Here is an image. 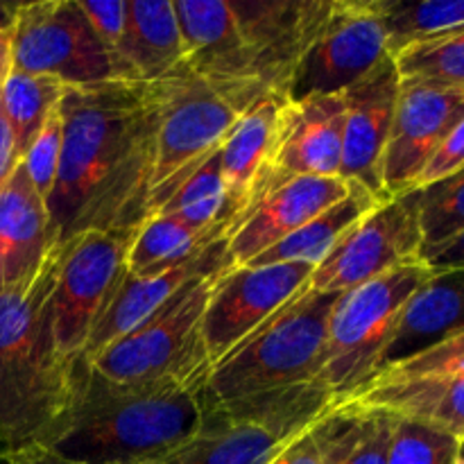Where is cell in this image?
<instances>
[{
  "label": "cell",
  "mask_w": 464,
  "mask_h": 464,
  "mask_svg": "<svg viewBox=\"0 0 464 464\" xmlns=\"http://www.w3.org/2000/svg\"><path fill=\"white\" fill-rule=\"evenodd\" d=\"M462 449L464 442L435 426L392 415L388 464H456Z\"/></svg>",
  "instance_id": "cell-34"
},
{
  "label": "cell",
  "mask_w": 464,
  "mask_h": 464,
  "mask_svg": "<svg viewBox=\"0 0 464 464\" xmlns=\"http://www.w3.org/2000/svg\"><path fill=\"white\" fill-rule=\"evenodd\" d=\"M415 193L424 258L464 231V168Z\"/></svg>",
  "instance_id": "cell-31"
},
{
  "label": "cell",
  "mask_w": 464,
  "mask_h": 464,
  "mask_svg": "<svg viewBox=\"0 0 464 464\" xmlns=\"http://www.w3.org/2000/svg\"><path fill=\"white\" fill-rule=\"evenodd\" d=\"M157 213L179 218L184 225L199 231L211 229L216 225H229V222H225V184H222L220 150H216L207 161L199 163L172 190L170 198Z\"/></svg>",
  "instance_id": "cell-30"
},
{
  "label": "cell",
  "mask_w": 464,
  "mask_h": 464,
  "mask_svg": "<svg viewBox=\"0 0 464 464\" xmlns=\"http://www.w3.org/2000/svg\"><path fill=\"white\" fill-rule=\"evenodd\" d=\"M54 249L48 207L21 163L0 190V290L32 279Z\"/></svg>",
  "instance_id": "cell-21"
},
{
  "label": "cell",
  "mask_w": 464,
  "mask_h": 464,
  "mask_svg": "<svg viewBox=\"0 0 464 464\" xmlns=\"http://www.w3.org/2000/svg\"><path fill=\"white\" fill-rule=\"evenodd\" d=\"M207 379L122 383L77 358L48 449L77 464H152L198 433Z\"/></svg>",
  "instance_id": "cell-2"
},
{
  "label": "cell",
  "mask_w": 464,
  "mask_h": 464,
  "mask_svg": "<svg viewBox=\"0 0 464 464\" xmlns=\"http://www.w3.org/2000/svg\"><path fill=\"white\" fill-rule=\"evenodd\" d=\"M66 91L68 86L54 77L30 75V72L21 71L9 72L7 82L0 91V102H3V111L14 131L21 161L36 136L41 134L48 118L57 111Z\"/></svg>",
  "instance_id": "cell-28"
},
{
  "label": "cell",
  "mask_w": 464,
  "mask_h": 464,
  "mask_svg": "<svg viewBox=\"0 0 464 464\" xmlns=\"http://www.w3.org/2000/svg\"><path fill=\"white\" fill-rule=\"evenodd\" d=\"M172 5L184 44V63L204 75L256 80L252 57L227 0H177Z\"/></svg>",
  "instance_id": "cell-22"
},
{
  "label": "cell",
  "mask_w": 464,
  "mask_h": 464,
  "mask_svg": "<svg viewBox=\"0 0 464 464\" xmlns=\"http://www.w3.org/2000/svg\"><path fill=\"white\" fill-rule=\"evenodd\" d=\"M18 166H21V154H18L14 131L3 111V102H0V190L7 186Z\"/></svg>",
  "instance_id": "cell-40"
},
{
  "label": "cell",
  "mask_w": 464,
  "mask_h": 464,
  "mask_svg": "<svg viewBox=\"0 0 464 464\" xmlns=\"http://www.w3.org/2000/svg\"><path fill=\"white\" fill-rule=\"evenodd\" d=\"M136 229L86 231L68 240L50 308L57 349L66 361H77L89 335L127 270V252Z\"/></svg>",
  "instance_id": "cell-10"
},
{
  "label": "cell",
  "mask_w": 464,
  "mask_h": 464,
  "mask_svg": "<svg viewBox=\"0 0 464 464\" xmlns=\"http://www.w3.org/2000/svg\"><path fill=\"white\" fill-rule=\"evenodd\" d=\"M290 440L261 424L243 401L207 403L198 433L152 464H270Z\"/></svg>",
  "instance_id": "cell-19"
},
{
  "label": "cell",
  "mask_w": 464,
  "mask_h": 464,
  "mask_svg": "<svg viewBox=\"0 0 464 464\" xmlns=\"http://www.w3.org/2000/svg\"><path fill=\"white\" fill-rule=\"evenodd\" d=\"M184 63L172 0H127V32L116 82H154Z\"/></svg>",
  "instance_id": "cell-24"
},
{
  "label": "cell",
  "mask_w": 464,
  "mask_h": 464,
  "mask_svg": "<svg viewBox=\"0 0 464 464\" xmlns=\"http://www.w3.org/2000/svg\"><path fill=\"white\" fill-rule=\"evenodd\" d=\"M343 145V93L288 102L272 170L295 177H340Z\"/></svg>",
  "instance_id": "cell-20"
},
{
  "label": "cell",
  "mask_w": 464,
  "mask_h": 464,
  "mask_svg": "<svg viewBox=\"0 0 464 464\" xmlns=\"http://www.w3.org/2000/svg\"><path fill=\"white\" fill-rule=\"evenodd\" d=\"M460 331H464V270L433 272L408 302L385 352L381 372L435 347Z\"/></svg>",
  "instance_id": "cell-23"
},
{
  "label": "cell",
  "mask_w": 464,
  "mask_h": 464,
  "mask_svg": "<svg viewBox=\"0 0 464 464\" xmlns=\"http://www.w3.org/2000/svg\"><path fill=\"white\" fill-rule=\"evenodd\" d=\"M225 267H234V261L229 256V238L208 245L204 252H199L190 261L168 267L159 275L131 276L125 270V275L121 276L118 285L113 288L109 302L104 304L80 358L82 361H91L104 347L116 343L118 338L127 335L130 331H134L145 317H150L157 308H161L188 281L208 275V272L225 270Z\"/></svg>",
  "instance_id": "cell-17"
},
{
  "label": "cell",
  "mask_w": 464,
  "mask_h": 464,
  "mask_svg": "<svg viewBox=\"0 0 464 464\" xmlns=\"http://www.w3.org/2000/svg\"><path fill=\"white\" fill-rule=\"evenodd\" d=\"M313 266L275 263V266L229 267L218 279L202 317V343L208 362H218L229 349L243 343L290 297L308 285Z\"/></svg>",
  "instance_id": "cell-12"
},
{
  "label": "cell",
  "mask_w": 464,
  "mask_h": 464,
  "mask_svg": "<svg viewBox=\"0 0 464 464\" xmlns=\"http://www.w3.org/2000/svg\"><path fill=\"white\" fill-rule=\"evenodd\" d=\"M430 276L433 270L415 261L340 295L331 311L324 358L315 379L335 406L347 403L381 374L408 302Z\"/></svg>",
  "instance_id": "cell-6"
},
{
  "label": "cell",
  "mask_w": 464,
  "mask_h": 464,
  "mask_svg": "<svg viewBox=\"0 0 464 464\" xmlns=\"http://www.w3.org/2000/svg\"><path fill=\"white\" fill-rule=\"evenodd\" d=\"M59 159H62V111L57 107V111L48 118L41 134L36 136V140L21 161L32 186H34V190L41 195L45 204H48L50 195L54 190Z\"/></svg>",
  "instance_id": "cell-37"
},
{
  "label": "cell",
  "mask_w": 464,
  "mask_h": 464,
  "mask_svg": "<svg viewBox=\"0 0 464 464\" xmlns=\"http://www.w3.org/2000/svg\"><path fill=\"white\" fill-rule=\"evenodd\" d=\"M288 95L267 91L231 127L220 148L222 184H225V222L231 229L252 202L258 184L266 179L279 148Z\"/></svg>",
  "instance_id": "cell-18"
},
{
  "label": "cell",
  "mask_w": 464,
  "mask_h": 464,
  "mask_svg": "<svg viewBox=\"0 0 464 464\" xmlns=\"http://www.w3.org/2000/svg\"><path fill=\"white\" fill-rule=\"evenodd\" d=\"M464 374V331L442 340L435 347L397 362L381 372L374 381H411V379H438V376ZM372 381V383H374Z\"/></svg>",
  "instance_id": "cell-36"
},
{
  "label": "cell",
  "mask_w": 464,
  "mask_h": 464,
  "mask_svg": "<svg viewBox=\"0 0 464 464\" xmlns=\"http://www.w3.org/2000/svg\"><path fill=\"white\" fill-rule=\"evenodd\" d=\"M394 62L403 80H426L464 89V30L411 45Z\"/></svg>",
  "instance_id": "cell-33"
},
{
  "label": "cell",
  "mask_w": 464,
  "mask_h": 464,
  "mask_svg": "<svg viewBox=\"0 0 464 464\" xmlns=\"http://www.w3.org/2000/svg\"><path fill=\"white\" fill-rule=\"evenodd\" d=\"M59 111L62 159L45 204L57 247L86 231L139 229L157 161V109L148 84L68 89Z\"/></svg>",
  "instance_id": "cell-1"
},
{
  "label": "cell",
  "mask_w": 464,
  "mask_h": 464,
  "mask_svg": "<svg viewBox=\"0 0 464 464\" xmlns=\"http://www.w3.org/2000/svg\"><path fill=\"white\" fill-rule=\"evenodd\" d=\"M227 270L229 267L188 281L134 331L86 362L122 383L207 379L211 362L202 343V317L218 279Z\"/></svg>",
  "instance_id": "cell-7"
},
{
  "label": "cell",
  "mask_w": 464,
  "mask_h": 464,
  "mask_svg": "<svg viewBox=\"0 0 464 464\" xmlns=\"http://www.w3.org/2000/svg\"><path fill=\"white\" fill-rule=\"evenodd\" d=\"M338 297L304 285L243 343L213 362L204 383L207 403L238 401L315 381Z\"/></svg>",
  "instance_id": "cell-5"
},
{
  "label": "cell",
  "mask_w": 464,
  "mask_h": 464,
  "mask_svg": "<svg viewBox=\"0 0 464 464\" xmlns=\"http://www.w3.org/2000/svg\"><path fill=\"white\" fill-rule=\"evenodd\" d=\"M0 464H77L62 458L48 447H27L18 451L0 453Z\"/></svg>",
  "instance_id": "cell-42"
},
{
  "label": "cell",
  "mask_w": 464,
  "mask_h": 464,
  "mask_svg": "<svg viewBox=\"0 0 464 464\" xmlns=\"http://www.w3.org/2000/svg\"><path fill=\"white\" fill-rule=\"evenodd\" d=\"M381 202L374 193L362 188L361 184H352L347 198L340 199L324 213L313 218L311 222L281 240L272 249L263 252L247 266H275V263H308L315 267L331 249L338 245V240L352 229L356 222H361L367 213L374 211Z\"/></svg>",
  "instance_id": "cell-26"
},
{
  "label": "cell",
  "mask_w": 464,
  "mask_h": 464,
  "mask_svg": "<svg viewBox=\"0 0 464 464\" xmlns=\"http://www.w3.org/2000/svg\"><path fill=\"white\" fill-rule=\"evenodd\" d=\"M358 424L353 406H338L290 440L270 464H331Z\"/></svg>",
  "instance_id": "cell-32"
},
{
  "label": "cell",
  "mask_w": 464,
  "mask_h": 464,
  "mask_svg": "<svg viewBox=\"0 0 464 464\" xmlns=\"http://www.w3.org/2000/svg\"><path fill=\"white\" fill-rule=\"evenodd\" d=\"M456 464H464V449H462V453H460V458H458V462Z\"/></svg>",
  "instance_id": "cell-45"
},
{
  "label": "cell",
  "mask_w": 464,
  "mask_h": 464,
  "mask_svg": "<svg viewBox=\"0 0 464 464\" xmlns=\"http://www.w3.org/2000/svg\"><path fill=\"white\" fill-rule=\"evenodd\" d=\"M464 168V118L453 127L451 134L442 140L438 152L430 157L426 163L424 172L417 179L415 188H424V186L435 184V181L444 179V177L453 175L456 170Z\"/></svg>",
  "instance_id": "cell-39"
},
{
  "label": "cell",
  "mask_w": 464,
  "mask_h": 464,
  "mask_svg": "<svg viewBox=\"0 0 464 464\" xmlns=\"http://www.w3.org/2000/svg\"><path fill=\"white\" fill-rule=\"evenodd\" d=\"M82 9L89 16L91 25H93L95 34L102 41L104 50L111 62L113 82H116L118 59H121L122 41H125L127 32V0H109V3H86L80 0Z\"/></svg>",
  "instance_id": "cell-38"
},
{
  "label": "cell",
  "mask_w": 464,
  "mask_h": 464,
  "mask_svg": "<svg viewBox=\"0 0 464 464\" xmlns=\"http://www.w3.org/2000/svg\"><path fill=\"white\" fill-rule=\"evenodd\" d=\"M229 5L252 57L254 77L285 95L331 0H231Z\"/></svg>",
  "instance_id": "cell-15"
},
{
  "label": "cell",
  "mask_w": 464,
  "mask_h": 464,
  "mask_svg": "<svg viewBox=\"0 0 464 464\" xmlns=\"http://www.w3.org/2000/svg\"><path fill=\"white\" fill-rule=\"evenodd\" d=\"M66 245L32 279L0 290V453L48 447L72 394V362L59 353L53 297Z\"/></svg>",
  "instance_id": "cell-3"
},
{
  "label": "cell",
  "mask_w": 464,
  "mask_h": 464,
  "mask_svg": "<svg viewBox=\"0 0 464 464\" xmlns=\"http://www.w3.org/2000/svg\"><path fill=\"white\" fill-rule=\"evenodd\" d=\"M462 118V86L401 77L392 130L381 168L385 198H399L415 190L426 163Z\"/></svg>",
  "instance_id": "cell-13"
},
{
  "label": "cell",
  "mask_w": 464,
  "mask_h": 464,
  "mask_svg": "<svg viewBox=\"0 0 464 464\" xmlns=\"http://www.w3.org/2000/svg\"><path fill=\"white\" fill-rule=\"evenodd\" d=\"M379 7L392 57L415 44L464 30V0H379Z\"/></svg>",
  "instance_id": "cell-29"
},
{
  "label": "cell",
  "mask_w": 464,
  "mask_h": 464,
  "mask_svg": "<svg viewBox=\"0 0 464 464\" xmlns=\"http://www.w3.org/2000/svg\"><path fill=\"white\" fill-rule=\"evenodd\" d=\"M9 41L12 71L54 77L68 89L113 82L107 50L80 0L16 3Z\"/></svg>",
  "instance_id": "cell-8"
},
{
  "label": "cell",
  "mask_w": 464,
  "mask_h": 464,
  "mask_svg": "<svg viewBox=\"0 0 464 464\" xmlns=\"http://www.w3.org/2000/svg\"><path fill=\"white\" fill-rule=\"evenodd\" d=\"M415 261H421L420 208L417 193L408 190L356 222L313 267L308 288L343 295Z\"/></svg>",
  "instance_id": "cell-9"
},
{
  "label": "cell",
  "mask_w": 464,
  "mask_h": 464,
  "mask_svg": "<svg viewBox=\"0 0 464 464\" xmlns=\"http://www.w3.org/2000/svg\"><path fill=\"white\" fill-rule=\"evenodd\" d=\"M421 261L430 267L433 272H447V270H464V231L430 252Z\"/></svg>",
  "instance_id": "cell-41"
},
{
  "label": "cell",
  "mask_w": 464,
  "mask_h": 464,
  "mask_svg": "<svg viewBox=\"0 0 464 464\" xmlns=\"http://www.w3.org/2000/svg\"><path fill=\"white\" fill-rule=\"evenodd\" d=\"M12 72V41H9V30H0V91Z\"/></svg>",
  "instance_id": "cell-43"
},
{
  "label": "cell",
  "mask_w": 464,
  "mask_h": 464,
  "mask_svg": "<svg viewBox=\"0 0 464 464\" xmlns=\"http://www.w3.org/2000/svg\"><path fill=\"white\" fill-rule=\"evenodd\" d=\"M14 7H16V5H3V3H0V30H9V27H12Z\"/></svg>",
  "instance_id": "cell-44"
},
{
  "label": "cell",
  "mask_w": 464,
  "mask_h": 464,
  "mask_svg": "<svg viewBox=\"0 0 464 464\" xmlns=\"http://www.w3.org/2000/svg\"><path fill=\"white\" fill-rule=\"evenodd\" d=\"M352 181L343 177H295L270 170L229 234L234 267L247 266L302 229L306 222L347 198Z\"/></svg>",
  "instance_id": "cell-14"
},
{
  "label": "cell",
  "mask_w": 464,
  "mask_h": 464,
  "mask_svg": "<svg viewBox=\"0 0 464 464\" xmlns=\"http://www.w3.org/2000/svg\"><path fill=\"white\" fill-rule=\"evenodd\" d=\"M344 406V403H343ZM347 406L379 408L406 420L435 426L464 442V374L438 379L374 381Z\"/></svg>",
  "instance_id": "cell-25"
},
{
  "label": "cell",
  "mask_w": 464,
  "mask_h": 464,
  "mask_svg": "<svg viewBox=\"0 0 464 464\" xmlns=\"http://www.w3.org/2000/svg\"><path fill=\"white\" fill-rule=\"evenodd\" d=\"M353 408L358 411L356 429L331 464H388L392 415L379 408Z\"/></svg>",
  "instance_id": "cell-35"
},
{
  "label": "cell",
  "mask_w": 464,
  "mask_h": 464,
  "mask_svg": "<svg viewBox=\"0 0 464 464\" xmlns=\"http://www.w3.org/2000/svg\"><path fill=\"white\" fill-rule=\"evenodd\" d=\"M399 86L401 75L397 62L388 54L374 71L343 93L344 145L340 177L352 184H361L379 199H390L383 193L381 168L392 130Z\"/></svg>",
  "instance_id": "cell-16"
},
{
  "label": "cell",
  "mask_w": 464,
  "mask_h": 464,
  "mask_svg": "<svg viewBox=\"0 0 464 464\" xmlns=\"http://www.w3.org/2000/svg\"><path fill=\"white\" fill-rule=\"evenodd\" d=\"M379 0H331L329 14L288 86L290 102L344 93L388 57Z\"/></svg>",
  "instance_id": "cell-11"
},
{
  "label": "cell",
  "mask_w": 464,
  "mask_h": 464,
  "mask_svg": "<svg viewBox=\"0 0 464 464\" xmlns=\"http://www.w3.org/2000/svg\"><path fill=\"white\" fill-rule=\"evenodd\" d=\"M145 84L157 109V161L145 202V218H150L199 163L220 150L231 127L272 89L256 80L204 75L188 63Z\"/></svg>",
  "instance_id": "cell-4"
},
{
  "label": "cell",
  "mask_w": 464,
  "mask_h": 464,
  "mask_svg": "<svg viewBox=\"0 0 464 464\" xmlns=\"http://www.w3.org/2000/svg\"><path fill=\"white\" fill-rule=\"evenodd\" d=\"M229 225H216L211 229L199 231L184 225L179 218L154 213V216L145 218L136 229L131 247L127 252V275H159L168 267L190 261L208 245L229 238Z\"/></svg>",
  "instance_id": "cell-27"
}]
</instances>
